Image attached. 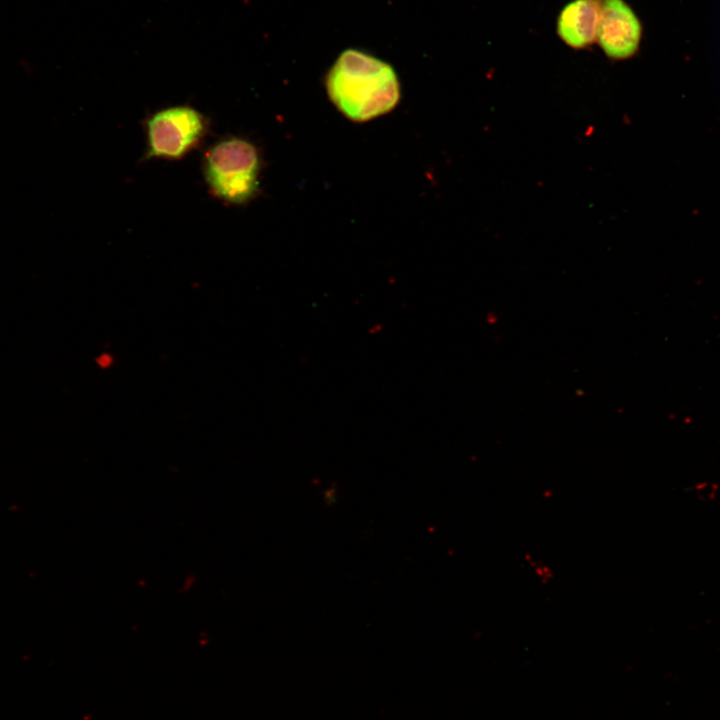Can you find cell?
I'll return each instance as SVG.
<instances>
[{
	"instance_id": "cell-6",
	"label": "cell",
	"mask_w": 720,
	"mask_h": 720,
	"mask_svg": "<svg viewBox=\"0 0 720 720\" xmlns=\"http://www.w3.org/2000/svg\"><path fill=\"white\" fill-rule=\"evenodd\" d=\"M527 563L529 564V567L531 568L533 574L542 583L547 584L553 579V577H554L553 571L542 560H538V559L529 557L527 559Z\"/></svg>"
},
{
	"instance_id": "cell-4",
	"label": "cell",
	"mask_w": 720,
	"mask_h": 720,
	"mask_svg": "<svg viewBox=\"0 0 720 720\" xmlns=\"http://www.w3.org/2000/svg\"><path fill=\"white\" fill-rule=\"evenodd\" d=\"M640 35L639 21L622 0H603L597 36L606 55L614 59L633 55Z\"/></svg>"
},
{
	"instance_id": "cell-3",
	"label": "cell",
	"mask_w": 720,
	"mask_h": 720,
	"mask_svg": "<svg viewBox=\"0 0 720 720\" xmlns=\"http://www.w3.org/2000/svg\"><path fill=\"white\" fill-rule=\"evenodd\" d=\"M144 159L180 160L209 132L208 118L190 105L160 109L146 118Z\"/></svg>"
},
{
	"instance_id": "cell-2",
	"label": "cell",
	"mask_w": 720,
	"mask_h": 720,
	"mask_svg": "<svg viewBox=\"0 0 720 720\" xmlns=\"http://www.w3.org/2000/svg\"><path fill=\"white\" fill-rule=\"evenodd\" d=\"M261 158L249 140L228 136L204 154L202 172L209 192L230 205H245L259 191Z\"/></svg>"
},
{
	"instance_id": "cell-5",
	"label": "cell",
	"mask_w": 720,
	"mask_h": 720,
	"mask_svg": "<svg viewBox=\"0 0 720 720\" xmlns=\"http://www.w3.org/2000/svg\"><path fill=\"white\" fill-rule=\"evenodd\" d=\"M600 5L596 0H574L560 13L558 33L571 47L582 48L597 36Z\"/></svg>"
},
{
	"instance_id": "cell-1",
	"label": "cell",
	"mask_w": 720,
	"mask_h": 720,
	"mask_svg": "<svg viewBox=\"0 0 720 720\" xmlns=\"http://www.w3.org/2000/svg\"><path fill=\"white\" fill-rule=\"evenodd\" d=\"M325 88L337 110L353 122H366L393 110L401 97L393 67L364 51L347 49L325 77Z\"/></svg>"
}]
</instances>
